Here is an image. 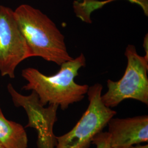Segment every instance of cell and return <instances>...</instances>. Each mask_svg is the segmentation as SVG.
<instances>
[{"instance_id": "6da1fadb", "label": "cell", "mask_w": 148, "mask_h": 148, "mask_svg": "<svg viewBox=\"0 0 148 148\" xmlns=\"http://www.w3.org/2000/svg\"><path fill=\"white\" fill-rule=\"evenodd\" d=\"M60 66L58 71L51 76L44 75L33 68L23 69L21 76L27 84L23 89L34 91L42 106L55 104L64 110L70 105L82 101L89 86L77 84L74 80L79 69L86 66V58L83 53Z\"/></svg>"}, {"instance_id": "7a4b0ae2", "label": "cell", "mask_w": 148, "mask_h": 148, "mask_svg": "<svg viewBox=\"0 0 148 148\" xmlns=\"http://www.w3.org/2000/svg\"><path fill=\"white\" fill-rule=\"evenodd\" d=\"M14 13L32 57H41L58 65L73 59L68 52L63 34L42 11L23 4Z\"/></svg>"}, {"instance_id": "3957f363", "label": "cell", "mask_w": 148, "mask_h": 148, "mask_svg": "<svg viewBox=\"0 0 148 148\" xmlns=\"http://www.w3.org/2000/svg\"><path fill=\"white\" fill-rule=\"evenodd\" d=\"M125 55L127 65L124 75L117 81H107L108 90L101 95L105 106L114 108L122 101L132 99L148 105V57L138 54L134 45L127 46Z\"/></svg>"}, {"instance_id": "277c9868", "label": "cell", "mask_w": 148, "mask_h": 148, "mask_svg": "<svg viewBox=\"0 0 148 148\" xmlns=\"http://www.w3.org/2000/svg\"><path fill=\"white\" fill-rule=\"evenodd\" d=\"M103 86L89 87L87 95L89 104L82 116L69 132L56 136V148H89L93 138L106 126L117 112L104 105L101 100Z\"/></svg>"}, {"instance_id": "5b68a950", "label": "cell", "mask_w": 148, "mask_h": 148, "mask_svg": "<svg viewBox=\"0 0 148 148\" xmlns=\"http://www.w3.org/2000/svg\"><path fill=\"white\" fill-rule=\"evenodd\" d=\"M30 57V50L16 22L14 11L0 5L1 75L14 79L17 66Z\"/></svg>"}, {"instance_id": "8992f818", "label": "cell", "mask_w": 148, "mask_h": 148, "mask_svg": "<svg viewBox=\"0 0 148 148\" xmlns=\"http://www.w3.org/2000/svg\"><path fill=\"white\" fill-rule=\"evenodd\" d=\"M7 90L14 105L16 107L23 108L27 112L29 121L25 128L36 129L38 134L53 132L54 125L57 120L58 106L51 104L47 108H45L34 91H32L30 95H23L18 92L11 84L7 85Z\"/></svg>"}, {"instance_id": "52a82bcc", "label": "cell", "mask_w": 148, "mask_h": 148, "mask_svg": "<svg viewBox=\"0 0 148 148\" xmlns=\"http://www.w3.org/2000/svg\"><path fill=\"white\" fill-rule=\"evenodd\" d=\"M111 148H127L148 143V116L111 118L108 122Z\"/></svg>"}, {"instance_id": "ba28073f", "label": "cell", "mask_w": 148, "mask_h": 148, "mask_svg": "<svg viewBox=\"0 0 148 148\" xmlns=\"http://www.w3.org/2000/svg\"><path fill=\"white\" fill-rule=\"evenodd\" d=\"M0 143L5 148H27V133L20 123L7 120L0 108Z\"/></svg>"}, {"instance_id": "9c48e42d", "label": "cell", "mask_w": 148, "mask_h": 148, "mask_svg": "<svg viewBox=\"0 0 148 148\" xmlns=\"http://www.w3.org/2000/svg\"><path fill=\"white\" fill-rule=\"evenodd\" d=\"M92 144L95 145L96 148H111L109 133L102 131L97 134L93 138Z\"/></svg>"}, {"instance_id": "30bf717a", "label": "cell", "mask_w": 148, "mask_h": 148, "mask_svg": "<svg viewBox=\"0 0 148 148\" xmlns=\"http://www.w3.org/2000/svg\"><path fill=\"white\" fill-rule=\"evenodd\" d=\"M148 34L146 35L145 37L144 38V47L145 48V51L146 52L145 56L147 57H148Z\"/></svg>"}, {"instance_id": "8fae6325", "label": "cell", "mask_w": 148, "mask_h": 148, "mask_svg": "<svg viewBox=\"0 0 148 148\" xmlns=\"http://www.w3.org/2000/svg\"><path fill=\"white\" fill-rule=\"evenodd\" d=\"M127 148H148V144H145V145H140V144H137L136 145L134 146H131L130 147Z\"/></svg>"}, {"instance_id": "7c38bea8", "label": "cell", "mask_w": 148, "mask_h": 148, "mask_svg": "<svg viewBox=\"0 0 148 148\" xmlns=\"http://www.w3.org/2000/svg\"><path fill=\"white\" fill-rule=\"evenodd\" d=\"M0 148H5L1 143H0Z\"/></svg>"}]
</instances>
